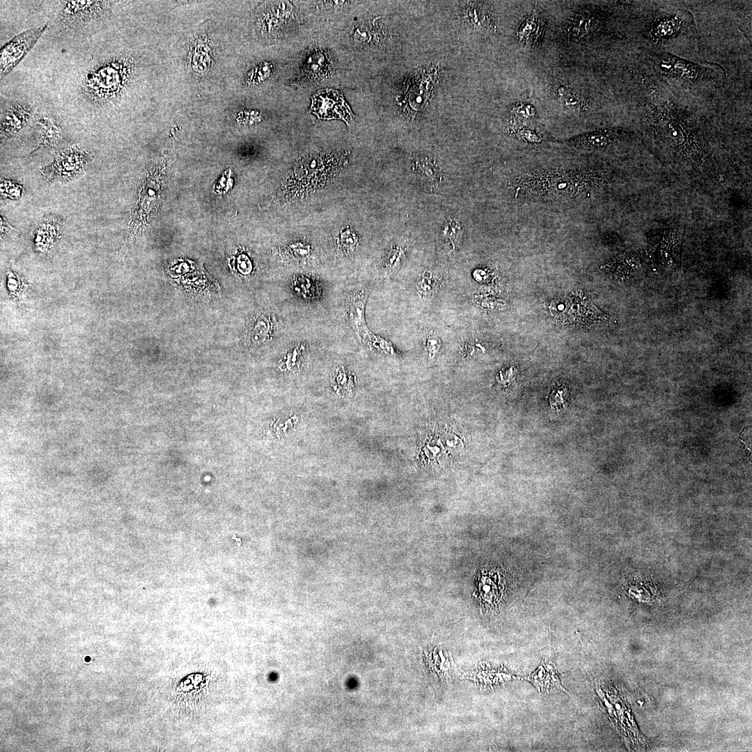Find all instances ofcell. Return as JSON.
I'll return each mask as SVG.
<instances>
[{
	"label": "cell",
	"mask_w": 752,
	"mask_h": 752,
	"mask_svg": "<svg viewBox=\"0 0 752 752\" xmlns=\"http://www.w3.org/2000/svg\"><path fill=\"white\" fill-rule=\"evenodd\" d=\"M641 113L646 134L660 151L695 168L712 166V149L696 116L663 86H646Z\"/></svg>",
	"instance_id": "obj_1"
},
{
	"label": "cell",
	"mask_w": 752,
	"mask_h": 752,
	"mask_svg": "<svg viewBox=\"0 0 752 752\" xmlns=\"http://www.w3.org/2000/svg\"><path fill=\"white\" fill-rule=\"evenodd\" d=\"M608 180L607 172L594 169L533 170L519 176L515 192L524 199L565 201L593 194Z\"/></svg>",
	"instance_id": "obj_2"
},
{
	"label": "cell",
	"mask_w": 752,
	"mask_h": 752,
	"mask_svg": "<svg viewBox=\"0 0 752 752\" xmlns=\"http://www.w3.org/2000/svg\"><path fill=\"white\" fill-rule=\"evenodd\" d=\"M648 53L656 74L677 90L697 92L714 86L722 79V70L716 65L695 63L668 52Z\"/></svg>",
	"instance_id": "obj_3"
},
{
	"label": "cell",
	"mask_w": 752,
	"mask_h": 752,
	"mask_svg": "<svg viewBox=\"0 0 752 752\" xmlns=\"http://www.w3.org/2000/svg\"><path fill=\"white\" fill-rule=\"evenodd\" d=\"M696 26L692 14L682 8L661 9L647 18L642 27V37L648 51L668 52L671 47L695 36Z\"/></svg>",
	"instance_id": "obj_4"
},
{
	"label": "cell",
	"mask_w": 752,
	"mask_h": 752,
	"mask_svg": "<svg viewBox=\"0 0 752 752\" xmlns=\"http://www.w3.org/2000/svg\"><path fill=\"white\" fill-rule=\"evenodd\" d=\"M128 64L123 58H113L95 66L84 77L81 90L84 96L97 104L116 99L127 82Z\"/></svg>",
	"instance_id": "obj_5"
},
{
	"label": "cell",
	"mask_w": 752,
	"mask_h": 752,
	"mask_svg": "<svg viewBox=\"0 0 752 752\" xmlns=\"http://www.w3.org/2000/svg\"><path fill=\"white\" fill-rule=\"evenodd\" d=\"M93 157L91 151L72 146L56 151L52 162L41 167L40 171L49 183H67L81 176Z\"/></svg>",
	"instance_id": "obj_6"
},
{
	"label": "cell",
	"mask_w": 752,
	"mask_h": 752,
	"mask_svg": "<svg viewBox=\"0 0 752 752\" xmlns=\"http://www.w3.org/2000/svg\"><path fill=\"white\" fill-rule=\"evenodd\" d=\"M684 232L678 228L655 230L648 236V254L661 266L673 269L680 264Z\"/></svg>",
	"instance_id": "obj_7"
},
{
	"label": "cell",
	"mask_w": 752,
	"mask_h": 752,
	"mask_svg": "<svg viewBox=\"0 0 752 752\" xmlns=\"http://www.w3.org/2000/svg\"><path fill=\"white\" fill-rule=\"evenodd\" d=\"M59 18L72 29L86 28L101 19L109 12L111 1H61Z\"/></svg>",
	"instance_id": "obj_8"
},
{
	"label": "cell",
	"mask_w": 752,
	"mask_h": 752,
	"mask_svg": "<svg viewBox=\"0 0 752 752\" xmlns=\"http://www.w3.org/2000/svg\"><path fill=\"white\" fill-rule=\"evenodd\" d=\"M49 23L28 29L15 36L0 52L1 79L8 75L31 51L48 28Z\"/></svg>",
	"instance_id": "obj_9"
},
{
	"label": "cell",
	"mask_w": 752,
	"mask_h": 752,
	"mask_svg": "<svg viewBox=\"0 0 752 752\" xmlns=\"http://www.w3.org/2000/svg\"><path fill=\"white\" fill-rule=\"evenodd\" d=\"M156 182L155 174L148 173L141 187L138 199L132 212L127 226L129 237L138 234L147 224L149 214L155 207L157 196Z\"/></svg>",
	"instance_id": "obj_10"
},
{
	"label": "cell",
	"mask_w": 752,
	"mask_h": 752,
	"mask_svg": "<svg viewBox=\"0 0 752 752\" xmlns=\"http://www.w3.org/2000/svg\"><path fill=\"white\" fill-rule=\"evenodd\" d=\"M33 113L29 103L12 100L1 107V136L10 138L18 133L28 123Z\"/></svg>",
	"instance_id": "obj_11"
},
{
	"label": "cell",
	"mask_w": 752,
	"mask_h": 752,
	"mask_svg": "<svg viewBox=\"0 0 752 752\" xmlns=\"http://www.w3.org/2000/svg\"><path fill=\"white\" fill-rule=\"evenodd\" d=\"M313 112L322 118H345L350 110L338 91H322L312 98Z\"/></svg>",
	"instance_id": "obj_12"
},
{
	"label": "cell",
	"mask_w": 752,
	"mask_h": 752,
	"mask_svg": "<svg viewBox=\"0 0 752 752\" xmlns=\"http://www.w3.org/2000/svg\"><path fill=\"white\" fill-rule=\"evenodd\" d=\"M627 132L617 129L597 130L565 141L576 148L602 150L616 145L622 141Z\"/></svg>",
	"instance_id": "obj_13"
},
{
	"label": "cell",
	"mask_w": 752,
	"mask_h": 752,
	"mask_svg": "<svg viewBox=\"0 0 752 752\" xmlns=\"http://www.w3.org/2000/svg\"><path fill=\"white\" fill-rule=\"evenodd\" d=\"M38 138L33 152L42 148L53 147L59 143L63 137V128L58 120L53 116L43 113L36 119Z\"/></svg>",
	"instance_id": "obj_14"
},
{
	"label": "cell",
	"mask_w": 752,
	"mask_h": 752,
	"mask_svg": "<svg viewBox=\"0 0 752 752\" xmlns=\"http://www.w3.org/2000/svg\"><path fill=\"white\" fill-rule=\"evenodd\" d=\"M543 30V19L534 10L522 23L517 31V37L519 42L524 45L535 47L542 37Z\"/></svg>",
	"instance_id": "obj_15"
},
{
	"label": "cell",
	"mask_w": 752,
	"mask_h": 752,
	"mask_svg": "<svg viewBox=\"0 0 752 752\" xmlns=\"http://www.w3.org/2000/svg\"><path fill=\"white\" fill-rule=\"evenodd\" d=\"M603 15L598 13H584L577 16L572 22L569 31L574 37L583 38L599 30L604 22Z\"/></svg>",
	"instance_id": "obj_16"
},
{
	"label": "cell",
	"mask_w": 752,
	"mask_h": 752,
	"mask_svg": "<svg viewBox=\"0 0 752 752\" xmlns=\"http://www.w3.org/2000/svg\"><path fill=\"white\" fill-rule=\"evenodd\" d=\"M533 683L542 690L549 687L558 686L559 678L554 668L547 662L542 661L537 670L530 675L529 679Z\"/></svg>",
	"instance_id": "obj_17"
},
{
	"label": "cell",
	"mask_w": 752,
	"mask_h": 752,
	"mask_svg": "<svg viewBox=\"0 0 752 752\" xmlns=\"http://www.w3.org/2000/svg\"><path fill=\"white\" fill-rule=\"evenodd\" d=\"M535 113V108L528 104L519 103L510 110V125L513 132L523 128L524 125L531 120Z\"/></svg>",
	"instance_id": "obj_18"
},
{
	"label": "cell",
	"mask_w": 752,
	"mask_h": 752,
	"mask_svg": "<svg viewBox=\"0 0 752 752\" xmlns=\"http://www.w3.org/2000/svg\"><path fill=\"white\" fill-rule=\"evenodd\" d=\"M613 274L619 276H628L639 268V260L635 256L625 255L615 258L609 263Z\"/></svg>",
	"instance_id": "obj_19"
},
{
	"label": "cell",
	"mask_w": 752,
	"mask_h": 752,
	"mask_svg": "<svg viewBox=\"0 0 752 752\" xmlns=\"http://www.w3.org/2000/svg\"><path fill=\"white\" fill-rule=\"evenodd\" d=\"M556 96L558 101L565 107L580 109L584 104L574 91L564 86L558 88Z\"/></svg>",
	"instance_id": "obj_20"
},
{
	"label": "cell",
	"mask_w": 752,
	"mask_h": 752,
	"mask_svg": "<svg viewBox=\"0 0 752 752\" xmlns=\"http://www.w3.org/2000/svg\"><path fill=\"white\" fill-rule=\"evenodd\" d=\"M437 285V279L430 272L423 274L416 284L418 294L423 297L432 295L436 290Z\"/></svg>",
	"instance_id": "obj_21"
},
{
	"label": "cell",
	"mask_w": 752,
	"mask_h": 752,
	"mask_svg": "<svg viewBox=\"0 0 752 752\" xmlns=\"http://www.w3.org/2000/svg\"><path fill=\"white\" fill-rule=\"evenodd\" d=\"M24 192L22 186L11 180L2 179L1 181V195L3 198L17 200L22 197Z\"/></svg>",
	"instance_id": "obj_22"
},
{
	"label": "cell",
	"mask_w": 752,
	"mask_h": 752,
	"mask_svg": "<svg viewBox=\"0 0 752 752\" xmlns=\"http://www.w3.org/2000/svg\"><path fill=\"white\" fill-rule=\"evenodd\" d=\"M462 234V228L458 226L457 223L451 222L447 226V228H445V237L449 240L453 248L457 246L461 240Z\"/></svg>",
	"instance_id": "obj_23"
},
{
	"label": "cell",
	"mask_w": 752,
	"mask_h": 752,
	"mask_svg": "<svg viewBox=\"0 0 752 752\" xmlns=\"http://www.w3.org/2000/svg\"><path fill=\"white\" fill-rule=\"evenodd\" d=\"M340 242L341 246L344 249L352 250L354 249L358 242V238L357 235L350 230H346L340 234Z\"/></svg>",
	"instance_id": "obj_24"
},
{
	"label": "cell",
	"mask_w": 752,
	"mask_h": 752,
	"mask_svg": "<svg viewBox=\"0 0 752 752\" xmlns=\"http://www.w3.org/2000/svg\"><path fill=\"white\" fill-rule=\"evenodd\" d=\"M425 347L429 355L433 357L440 349L441 341L435 334H429L425 338Z\"/></svg>",
	"instance_id": "obj_25"
},
{
	"label": "cell",
	"mask_w": 752,
	"mask_h": 752,
	"mask_svg": "<svg viewBox=\"0 0 752 752\" xmlns=\"http://www.w3.org/2000/svg\"><path fill=\"white\" fill-rule=\"evenodd\" d=\"M515 132L520 138L530 143H538L542 141V138L540 135L530 130L522 128Z\"/></svg>",
	"instance_id": "obj_26"
}]
</instances>
